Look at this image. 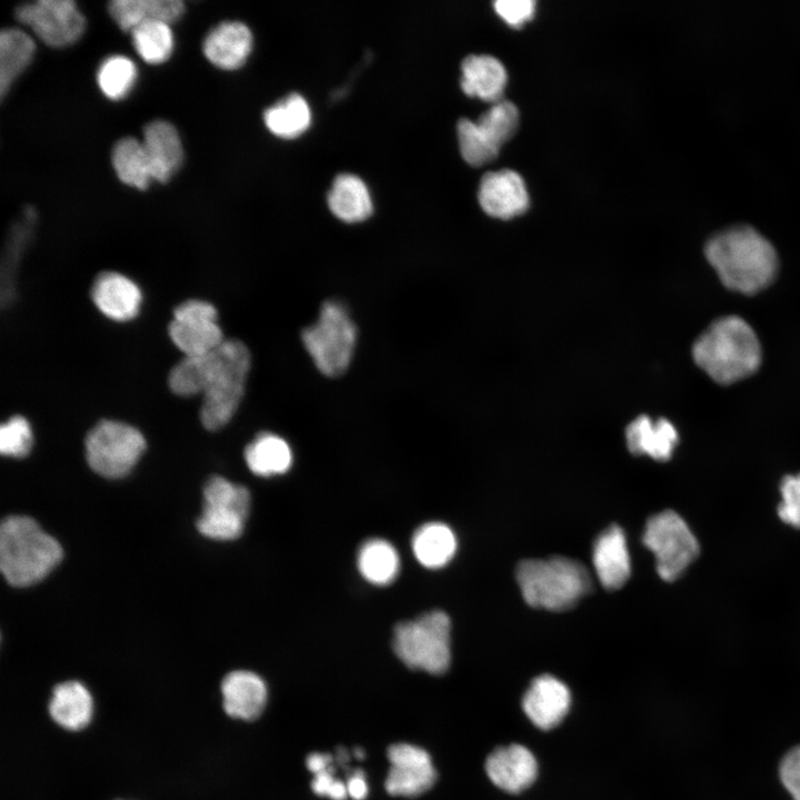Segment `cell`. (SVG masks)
Returning a JSON list of instances; mask_svg holds the SVG:
<instances>
[{
  "mask_svg": "<svg viewBox=\"0 0 800 800\" xmlns=\"http://www.w3.org/2000/svg\"><path fill=\"white\" fill-rule=\"evenodd\" d=\"M330 211L340 220L354 223L368 219L373 211L371 196L361 178L342 173L334 178L328 193Z\"/></svg>",
  "mask_w": 800,
  "mask_h": 800,
  "instance_id": "484cf974",
  "label": "cell"
},
{
  "mask_svg": "<svg viewBox=\"0 0 800 800\" xmlns=\"http://www.w3.org/2000/svg\"><path fill=\"white\" fill-rule=\"evenodd\" d=\"M479 203L490 217L508 220L529 208V194L523 179L510 169L483 174L479 184Z\"/></svg>",
  "mask_w": 800,
  "mask_h": 800,
  "instance_id": "5bb4252c",
  "label": "cell"
},
{
  "mask_svg": "<svg viewBox=\"0 0 800 800\" xmlns=\"http://www.w3.org/2000/svg\"><path fill=\"white\" fill-rule=\"evenodd\" d=\"M346 784L348 797L352 798L353 800L366 799L369 788L366 780V774L362 770L356 769L351 773H349Z\"/></svg>",
  "mask_w": 800,
  "mask_h": 800,
  "instance_id": "b9f144b4",
  "label": "cell"
},
{
  "mask_svg": "<svg viewBox=\"0 0 800 800\" xmlns=\"http://www.w3.org/2000/svg\"><path fill=\"white\" fill-rule=\"evenodd\" d=\"M50 718L62 729L80 731L93 716V698L88 688L76 680L58 683L48 702Z\"/></svg>",
  "mask_w": 800,
  "mask_h": 800,
  "instance_id": "603a6c76",
  "label": "cell"
},
{
  "mask_svg": "<svg viewBox=\"0 0 800 800\" xmlns=\"http://www.w3.org/2000/svg\"><path fill=\"white\" fill-rule=\"evenodd\" d=\"M474 123L482 140L499 152L518 129L519 111L512 102L501 100L480 114Z\"/></svg>",
  "mask_w": 800,
  "mask_h": 800,
  "instance_id": "d6a6232c",
  "label": "cell"
},
{
  "mask_svg": "<svg viewBox=\"0 0 800 800\" xmlns=\"http://www.w3.org/2000/svg\"><path fill=\"white\" fill-rule=\"evenodd\" d=\"M36 44L24 31L3 29L0 33V96L9 92L17 78L33 59Z\"/></svg>",
  "mask_w": 800,
  "mask_h": 800,
  "instance_id": "f1b7e54d",
  "label": "cell"
},
{
  "mask_svg": "<svg viewBox=\"0 0 800 800\" xmlns=\"http://www.w3.org/2000/svg\"><path fill=\"white\" fill-rule=\"evenodd\" d=\"M301 340L317 369L327 377H338L350 366L357 327L341 302L328 300L317 321L302 331Z\"/></svg>",
  "mask_w": 800,
  "mask_h": 800,
  "instance_id": "52a82bcc",
  "label": "cell"
},
{
  "mask_svg": "<svg viewBox=\"0 0 800 800\" xmlns=\"http://www.w3.org/2000/svg\"><path fill=\"white\" fill-rule=\"evenodd\" d=\"M131 37L136 51L147 63H162L172 53L173 33L169 23L146 22L133 29Z\"/></svg>",
  "mask_w": 800,
  "mask_h": 800,
  "instance_id": "836d02e7",
  "label": "cell"
},
{
  "mask_svg": "<svg viewBox=\"0 0 800 800\" xmlns=\"http://www.w3.org/2000/svg\"><path fill=\"white\" fill-rule=\"evenodd\" d=\"M249 508L250 493L246 487L211 477L203 488V510L197 528L210 539H237L243 531Z\"/></svg>",
  "mask_w": 800,
  "mask_h": 800,
  "instance_id": "30bf717a",
  "label": "cell"
},
{
  "mask_svg": "<svg viewBox=\"0 0 800 800\" xmlns=\"http://www.w3.org/2000/svg\"><path fill=\"white\" fill-rule=\"evenodd\" d=\"M781 503L778 516L787 524L800 529V473L786 476L780 483Z\"/></svg>",
  "mask_w": 800,
  "mask_h": 800,
  "instance_id": "74e56055",
  "label": "cell"
},
{
  "mask_svg": "<svg viewBox=\"0 0 800 800\" xmlns=\"http://www.w3.org/2000/svg\"><path fill=\"white\" fill-rule=\"evenodd\" d=\"M450 630V619L446 612H426L396 626L393 651L408 668L441 674L447 671L451 660Z\"/></svg>",
  "mask_w": 800,
  "mask_h": 800,
  "instance_id": "8992f818",
  "label": "cell"
},
{
  "mask_svg": "<svg viewBox=\"0 0 800 800\" xmlns=\"http://www.w3.org/2000/svg\"><path fill=\"white\" fill-rule=\"evenodd\" d=\"M334 762L313 773L311 788L314 793L328 797L331 800H346L347 784L334 777Z\"/></svg>",
  "mask_w": 800,
  "mask_h": 800,
  "instance_id": "ab89813d",
  "label": "cell"
},
{
  "mask_svg": "<svg viewBox=\"0 0 800 800\" xmlns=\"http://www.w3.org/2000/svg\"><path fill=\"white\" fill-rule=\"evenodd\" d=\"M457 133L461 156L470 166L481 167L498 157L499 153L481 139L473 121L466 118L460 119L457 124Z\"/></svg>",
  "mask_w": 800,
  "mask_h": 800,
  "instance_id": "d590c367",
  "label": "cell"
},
{
  "mask_svg": "<svg viewBox=\"0 0 800 800\" xmlns=\"http://www.w3.org/2000/svg\"><path fill=\"white\" fill-rule=\"evenodd\" d=\"M626 442L633 454L667 461L678 442V432L668 419L652 420L648 416H639L627 426Z\"/></svg>",
  "mask_w": 800,
  "mask_h": 800,
  "instance_id": "7402d4cb",
  "label": "cell"
},
{
  "mask_svg": "<svg viewBox=\"0 0 800 800\" xmlns=\"http://www.w3.org/2000/svg\"><path fill=\"white\" fill-rule=\"evenodd\" d=\"M696 363L719 383L752 374L761 362V346L751 326L738 316L713 321L694 341Z\"/></svg>",
  "mask_w": 800,
  "mask_h": 800,
  "instance_id": "3957f363",
  "label": "cell"
},
{
  "mask_svg": "<svg viewBox=\"0 0 800 800\" xmlns=\"http://www.w3.org/2000/svg\"><path fill=\"white\" fill-rule=\"evenodd\" d=\"M136 79V64L121 54L107 58L97 72V83L101 92L111 100H120L127 97Z\"/></svg>",
  "mask_w": 800,
  "mask_h": 800,
  "instance_id": "e575fe53",
  "label": "cell"
},
{
  "mask_svg": "<svg viewBox=\"0 0 800 800\" xmlns=\"http://www.w3.org/2000/svg\"><path fill=\"white\" fill-rule=\"evenodd\" d=\"M486 772L498 788L517 793L533 783L538 763L528 748L514 743L491 752L486 761Z\"/></svg>",
  "mask_w": 800,
  "mask_h": 800,
  "instance_id": "2e32d148",
  "label": "cell"
},
{
  "mask_svg": "<svg viewBox=\"0 0 800 800\" xmlns=\"http://www.w3.org/2000/svg\"><path fill=\"white\" fill-rule=\"evenodd\" d=\"M704 253L728 288L754 293L773 280L778 256L772 243L756 228L740 223L713 233Z\"/></svg>",
  "mask_w": 800,
  "mask_h": 800,
  "instance_id": "7a4b0ae2",
  "label": "cell"
},
{
  "mask_svg": "<svg viewBox=\"0 0 800 800\" xmlns=\"http://www.w3.org/2000/svg\"><path fill=\"white\" fill-rule=\"evenodd\" d=\"M202 48L213 66L234 70L247 61L252 48V34L242 22L224 21L207 34Z\"/></svg>",
  "mask_w": 800,
  "mask_h": 800,
  "instance_id": "44dd1931",
  "label": "cell"
},
{
  "mask_svg": "<svg viewBox=\"0 0 800 800\" xmlns=\"http://www.w3.org/2000/svg\"><path fill=\"white\" fill-rule=\"evenodd\" d=\"M387 757L390 769L384 787L391 796L417 797L434 784L437 771L424 749L399 742L388 748Z\"/></svg>",
  "mask_w": 800,
  "mask_h": 800,
  "instance_id": "4fadbf2b",
  "label": "cell"
},
{
  "mask_svg": "<svg viewBox=\"0 0 800 800\" xmlns=\"http://www.w3.org/2000/svg\"><path fill=\"white\" fill-rule=\"evenodd\" d=\"M112 19L123 31H132L149 21L171 23L181 18L180 0H113L108 4Z\"/></svg>",
  "mask_w": 800,
  "mask_h": 800,
  "instance_id": "d4e9b609",
  "label": "cell"
},
{
  "mask_svg": "<svg viewBox=\"0 0 800 800\" xmlns=\"http://www.w3.org/2000/svg\"><path fill=\"white\" fill-rule=\"evenodd\" d=\"M353 756H354L357 759H363V758H364V751H363L362 749H360V748H356V749L353 750Z\"/></svg>",
  "mask_w": 800,
  "mask_h": 800,
  "instance_id": "7bdbcfd3",
  "label": "cell"
},
{
  "mask_svg": "<svg viewBox=\"0 0 800 800\" xmlns=\"http://www.w3.org/2000/svg\"><path fill=\"white\" fill-rule=\"evenodd\" d=\"M251 357L247 346L226 339L209 353L184 357L169 373V387L179 396H203L200 420L214 431L234 416L242 400Z\"/></svg>",
  "mask_w": 800,
  "mask_h": 800,
  "instance_id": "6da1fadb",
  "label": "cell"
},
{
  "mask_svg": "<svg viewBox=\"0 0 800 800\" xmlns=\"http://www.w3.org/2000/svg\"><path fill=\"white\" fill-rule=\"evenodd\" d=\"M496 12L511 27L519 28L534 14L532 0H498L493 3Z\"/></svg>",
  "mask_w": 800,
  "mask_h": 800,
  "instance_id": "60d3db41",
  "label": "cell"
},
{
  "mask_svg": "<svg viewBox=\"0 0 800 800\" xmlns=\"http://www.w3.org/2000/svg\"><path fill=\"white\" fill-rule=\"evenodd\" d=\"M217 320V310L211 303L187 300L173 310L169 336L186 357L202 356L226 340Z\"/></svg>",
  "mask_w": 800,
  "mask_h": 800,
  "instance_id": "7c38bea8",
  "label": "cell"
},
{
  "mask_svg": "<svg viewBox=\"0 0 800 800\" xmlns=\"http://www.w3.org/2000/svg\"><path fill=\"white\" fill-rule=\"evenodd\" d=\"M778 776L792 800H800V744L791 747L782 756Z\"/></svg>",
  "mask_w": 800,
  "mask_h": 800,
  "instance_id": "f35d334b",
  "label": "cell"
},
{
  "mask_svg": "<svg viewBox=\"0 0 800 800\" xmlns=\"http://www.w3.org/2000/svg\"><path fill=\"white\" fill-rule=\"evenodd\" d=\"M642 540L656 557L658 574L669 582L678 579L700 552L694 534L672 510L650 517Z\"/></svg>",
  "mask_w": 800,
  "mask_h": 800,
  "instance_id": "9c48e42d",
  "label": "cell"
},
{
  "mask_svg": "<svg viewBox=\"0 0 800 800\" xmlns=\"http://www.w3.org/2000/svg\"><path fill=\"white\" fill-rule=\"evenodd\" d=\"M58 541L31 518L10 516L0 528V569L16 587L43 579L61 560Z\"/></svg>",
  "mask_w": 800,
  "mask_h": 800,
  "instance_id": "277c9868",
  "label": "cell"
},
{
  "mask_svg": "<svg viewBox=\"0 0 800 800\" xmlns=\"http://www.w3.org/2000/svg\"><path fill=\"white\" fill-rule=\"evenodd\" d=\"M592 562L600 583L609 589L621 588L631 572L626 536L617 524H611L597 538Z\"/></svg>",
  "mask_w": 800,
  "mask_h": 800,
  "instance_id": "d6986e66",
  "label": "cell"
},
{
  "mask_svg": "<svg viewBox=\"0 0 800 800\" xmlns=\"http://www.w3.org/2000/svg\"><path fill=\"white\" fill-rule=\"evenodd\" d=\"M571 694L568 687L551 674L533 679L522 698V709L538 728L558 726L569 711Z\"/></svg>",
  "mask_w": 800,
  "mask_h": 800,
  "instance_id": "9a60e30c",
  "label": "cell"
},
{
  "mask_svg": "<svg viewBox=\"0 0 800 800\" xmlns=\"http://www.w3.org/2000/svg\"><path fill=\"white\" fill-rule=\"evenodd\" d=\"M411 547L420 564L429 569H439L453 558L457 538L447 524L428 522L416 530Z\"/></svg>",
  "mask_w": 800,
  "mask_h": 800,
  "instance_id": "83f0119b",
  "label": "cell"
},
{
  "mask_svg": "<svg viewBox=\"0 0 800 800\" xmlns=\"http://www.w3.org/2000/svg\"><path fill=\"white\" fill-rule=\"evenodd\" d=\"M266 127L271 133L283 139L301 136L311 123V111L307 100L291 93L268 108L263 113Z\"/></svg>",
  "mask_w": 800,
  "mask_h": 800,
  "instance_id": "4dcf8cb0",
  "label": "cell"
},
{
  "mask_svg": "<svg viewBox=\"0 0 800 800\" xmlns=\"http://www.w3.org/2000/svg\"><path fill=\"white\" fill-rule=\"evenodd\" d=\"M244 460L254 474L271 477L286 473L291 468L292 451L280 436L261 432L246 447Z\"/></svg>",
  "mask_w": 800,
  "mask_h": 800,
  "instance_id": "4316f807",
  "label": "cell"
},
{
  "mask_svg": "<svg viewBox=\"0 0 800 800\" xmlns=\"http://www.w3.org/2000/svg\"><path fill=\"white\" fill-rule=\"evenodd\" d=\"M357 566L367 581L376 586H387L399 573L400 558L390 542L373 538L367 540L360 547Z\"/></svg>",
  "mask_w": 800,
  "mask_h": 800,
  "instance_id": "f546056e",
  "label": "cell"
},
{
  "mask_svg": "<svg viewBox=\"0 0 800 800\" xmlns=\"http://www.w3.org/2000/svg\"><path fill=\"white\" fill-rule=\"evenodd\" d=\"M86 458L90 468L106 478L128 474L144 451L143 434L134 427L102 420L87 434Z\"/></svg>",
  "mask_w": 800,
  "mask_h": 800,
  "instance_id": "ba28073f",
  "label": "cell"
},
{
  "mask_svg": "<svg viewBox=\"0 0 800 800\" xmlns=\"http://www.w3.org/2000/svg\"><path fill=\"white\" fill-rule=\"evenodd\" d=\"M142 144L152 180L169 181L183 161V148L176 128L164 120L151 121L143 129Z\"/></svg>",
  "mask_w": 800,
  "mask_h": 800,
  "instance_id": "ac0fdd59",
  "label": "cell"
},
{
  "mask_svg": "<svg viewBox=\"0 0 800 800\" xmlns=\"http://www.w3.org/2000/svg\"><path fill=\"white\" fill-rule=\"evenodd\" d=\"M461 89L469 97L497 103L502 100L508 76L503 64L488 54H471L461 63Z\"/></svg>",
  "mask_w": 800,
  "mask_h": 800,
  "instance_id": "cb8c5ba5",
  "label": "cell"
},
{
  "mask_svg": "<svg viewBox=\"0 0 800 800\" xmlns=\"http://www.w3.org/2000/svg\"><path fill=\"white\" fill-rule=\"evenodd\" d=\"M91 298L104 316L126 321L134 318L139 312L141 291L126 276L106 271L96 278L91 288Z\"/></svg>",
  "mask_w": 800,
  "mask_h": 800,
  "instance_id": "ffe728a7",
  "label": "cell"
},
{
  "mask_svg": "<svg viewBox=\"0 0 800 800\" xmlns=\"http://www.w3.org/2000/svg\"><path fill=\"white\" fill-rule=\"evenodd\" d=\"M224 712L234 719L251 721L263 711L268 690L263 679L248 670H234L221 682Z\"/></svg>",
  "mask_w": 800,
  "mask_h": 800,
  "instance_id": "e0dca14e",
  "label": "cell"
},
{
  "mask_svg": "<svg viewBox=\"0 0 800 800\" xmlns=\"http://www.w3.org/2000/svg\"><path fill=\"white\" fill-rule=\"evenodd\" d=\"M111 161L123 183L144 190L152 180L149 161L142 144L136 138H122L113 147Z\"/></svg>",
  "mask_w": 800,
  "mask_h": 800,
  "instance_id": "1f68e13d",
  "label": "cell"
},
{
  "mask_svg": "<svg viewBox=\"0 0 800 800\" xmlns=\"http://www.w3.org/2000/svg\"><path fill=\"white\" fill-rule=\"evenodd\" d=\"M32 447V431L22 416H13L0 428V451L4 456L20 458Z\"/></svg>",
  "mask_w": 800,
  "mask_h": 800,
  "instance_id": "8d00e7d4",
  "label": "cell"
},
{
  "mask_svg": "<svg viewBox=\"0 0 800 800\" xmlns=\"http://www.w3.org/2000/svg\"><path fill=\"white\" fill-rule=\"evenodd\" d=\"M524 601L551 611L567 610L591 589V577L579 561L561 556L521 561L516 571Z\"/></svg>",
  "mask_w": 800,
  "mask_h": 800,
  "instance_id": "5b68a950",
  "label": "cell"
},
{
  "mask_svg": "<svg viewBox=\"0 0 800 800\" xmlns=\"http://www.w3.org/2000/svg\"><path fill=\"white\" fill-rule=\"evenodd\" d=\"M16 18L46 44L63 48L78 41L86 19L72 0H39L16 9Z\"/></svg>",
  "mask_w": 800,
  "mask_h": 800,
  "instance_id": "8fae6325",
  "label": "cell"
}]
</instances>
